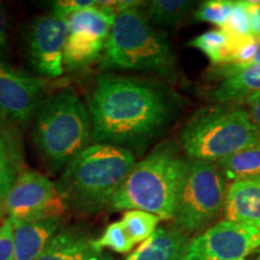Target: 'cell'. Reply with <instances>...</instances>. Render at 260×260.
<instances>
[{"mask_svg":"<svg viewBox=\"0 0 260 260\" xmlns=\"http://www.w3.org/2000/svg\"><path fill=\"white\" fill-rule=\"evenodd\" d=\"M259 229H260V226H259Z\"/></svg>","mask_w":260,"mask_h":260,"instance_id":"8d00e7d4","label":"cell"},{"mask_svg":"<svg viewBox=\"0 0 260 260\" xmlns=\"http://www.w3.org/2000/svg\"><path fill=\"white\" fill-rule=\"evenodd\" d=\"M46 80L31 76L0 61V121L24 126L45 100Z\"/></svg>","mask_w":260,"mask_h":260,"instance_id":"30bf717a","label":"cell"},{"mask_svg":"<svg viewBox=\"0 0 260 260\" xmlns=\"http://www.w3.org/2000/svg\"><path fill=\"white\" fill-rule=\"evenodd\" d=\"M32 119V140L53 170L67 168L92 141L88 109L70 88L45 98Z\"/></svg>","mask_w":260,"mask_h":260,"instance_id":"277c9868","label":"cell"},{"mask_svg":"<svg viewBox=\"0 0 260 260\" xmlns=\"http://www.w3.org/2000/svg\"><path fill=\"white\" fill-rule=\"evenodd\" d=\"M136 162L128 148L93 144L65 168L57 184L68 203L93 213L111 204Z\"/></svg>","mask_w":260,"mask_h":260,"instance_id":"7a4b0ae2","label":"cell"},{"mask_svg":"<svg viewBox=\"0 0 260 260\" xmlns=\"http://www.w3.org/2000/svg\"><path fill=\"white\" fill-rule=\"evenodd\" d=\"M67 198L57 183L35 171H23L4 199V210L12 222L29 219H61L67 213Z\"/></svg>","mask_w":260,"mask_h":260,"instance_id":"ba28073f","label":"cell"},{"mask_svg":"<svg viewBox=\"0 0 260 260\" xmlns=\"http://www.w3.org/2000/svg\"><path fill=\"white\" fill-rule=\"evenodd\" d=\"M121 222L133 242L138 245V243L145 242L153 235L160 218L155 214L145 212V211L132 210L126 211Z\"/></svg>","mask_w":260,"mask_h":260,"instance_id":"7402d4cb","label":"cell"},{"mask_svg":"<svg viewBox=\"0 0 260 260\" xmlns=\"http://www.w3.org/2000/svg\"><path fill=\"white\" fill-rule=\"evenodd\" d=\"M174 67L175 57L167 38L155 30L139 8L116 15L104 47L102 69L168 75Z\"/></svg>","mask_w":260,"mask_h":260,"instance_id":"8992f818","label":"cell"},{"mask_svg":"<svg viewBox=\"0 0 260 260\" xmlns=\"http://www.w3.org/2000/svg\"><path fill=\"white\" fill-rule=\"evenodd\" d=\"M95 5L96 2L94 0H59V2L52 3V10H53L52 14L68 19L77 12L93 8Z\"/></svg>","mask_w":260,"mask_h":260,"instance_id":"4316f807","label":"cell"},{"mask_svg":"<svg viewBox=\"0 0 260 260\" xmlns=\"http://www.w3.org/2000/svg\"><path fill=\"white\" fill-rule=\"evenodd\" d=\"M14 256V223L10 218L0 225V260H12Z\"/></svg>","mask_w":260,"mask_h":260,"instance_id":"83f0119b","label":"cell"},{"mask_svg":"<svg viewBox=\"0 0 260 260\" xmlns=\"http://www.w3.org/2000/svg\"><path fill=\"white\" fill-rule=\"evenodd\" d=\"M225 178L213 162L189 160L175 209V226L194 233L218 217L225 199Z\"/></svg>","mask_w":260,"mask_h":260,"instance_id":"52a82bcc","label":"cell"},{"mask_svg":"<svg viewBox=\"0 0 260 260\" xmlns=\"http://www.w3.org/2000/svg\"><path fill=\"white\" fill-rule=\"evenodd\" d=\"M190 240L187 233L174 228H159L125 260H182Z\"/></svg>","mask_w":260,"mask_h":260,"instance_id":"5bb4252c","label":"cell"},{"mask_svg":"<svg viewBox=\"0 0 260 260\" xmlns=\"http://www.w3.org/2000/svg\"><path fill=\"white\" fill-rule=\"evenodd\" d=\"M242 260H245V259H242Z\"/></svg>","mask_w":260,"mask_h":260,"instance_id":"74e56055","label":"cell"},{"mask_svg":"<svg viewBox=\"0 0 260 260\" xmlns=\"http://www.w3.org/2000/svg\"><path fill=\"white\" fill-rule=\"evenodd\" d=\"M219 75L224 79L211 94L214 102L222 104L245 102L249 96L260 93V64L248 65Z\"/></svg>","mask_w":260,"mask_h":260,"instance_id":"2e32d148","label":"cell"},{"mask_svg":"<svg viewBox=\"0 0 260 260\" xmlns=\"http://www.w3.org/2000/svg\"><path fill=\"white\" fill-rule=\"evenodd\" d=\"M105 41L84 34H69L64 48V65L69 70L93 63L104 52Z\"/></svg>","mask_w":260,"mask_h":260,"instance_id":"d6986e66","label":"cell"},{"mask_svg":"<svg viewBox=\"0 0 260 260\" xmlns=\"http://www.w3.org/2000/svg\"><path fill=\"white\" fill-rule=\"evenodd\" d=\"M14 223V256L12 260H35L59 230L56 218L29 219Z\"/></svg>","mask_w":260,"mask_h":260,"instance_id":"4fadbf2b","label":"cell"},{"mask_svg":"<svg viewBox=\"0 0 260 260\" xmlns=\"http://www.w3.org/2000/svg\"><path fill=\"white\" fill-rule=\"evenodd\" d=\"M188 161L171 145H161L130 172L110 204L113 210H140L174 219Z\"/></svg>","mask_w":260,"mask_h":260,"instance_id":"3957f363","label":"cell"},{"mask_svg":"<svg viewBox=\"0 0 260 260\" xmlns=\"http://www.w3.org/2000/svg\"><path fill=\"white\" fill-rule=\"evenodd\" d=\"M224 30L229 34L240 35V37H252L251 25H249V17L245 0L235 2L233 12L228 19Z\"/></svg>","mask_w":260,"mask_h":260,"instance_id":"484cf974","label":"cell"},{"mask_svg":"<svg viewBox=\"0 0 260 260\" xmlns=\"http://www.w3.org/2000/svg\"><path fill=\"white\" fill-rule=\"evenodd\" d=\"M9 54V22L4 4L0 2V61Z\"/></svg>","mask_w":260,"mask_h":260,"instance_id":"f1b7e54d","label":"cell"},{"mask_svg":"<svg viewBox=\"0 0 260 260\" xmlns=\"http://www.w3.org/2000/svg\"><path fill=\"white\" fill-rule=\"evenodd\" d=\"M224 216L229 222L260 226V176L234 181L226 188Z\"/></svg>","mask_w":260,"mask_h":260,"instance_id":"7c38bea8","label":"cell"},{"mask_svg":"<svg viewBox=\"0 0 260 260\" xmlns=\"http://www.w3.org/2000/svg\"><path fill=\"white\" fill-rule=\"evenodd\" d=\"M115 18L113 10L96 4L68 18L69 34L89 35L106 42Z\"/></svg>","mask_w":260,"mask_h":260,"instance_id":"e0dca14e","label":"cell"},{"mask_svg":"<svg viewBox=\"0 0 260 260\" xmlns=\"http://www.w3.org/2000/svg\"><path fill=\"white\" fill-rule=\"evenodd\" d=\"M258 260H260V256H259V258H258Z\"/></svg>","mask_w":260,"mask_h":260,"instance_id":"d590c367","label":"cell"},{"mask_svg":"<svg viewBox=\"0 0 260 260\" xmlns=\"http://www.w3.org/2000/svg\"><path fill=\"white\" fill-rule=\"evenodd\" d=\"M100 260H113V259H112L111 256H110V255H106V254H104V255H103V258L100 259Z\"/></svg>","mask_w":260,"mask_h":260,"instance_id":"d6a6232c","label":"cell"},{"mask_svg":"<svg viewBox=\"0 0 260 260\" xmlns=\"http://www.w3.org/2000/svg\"><path fill=\"white\" fill-rule=\"evenodd\" d=\"M255 64H260V38H256L255 56H254V58H253L251 65H255Z\"/></svg>","mask_w":260,"mask_h":260,"instance_id":"1f68e13d","label":"cell"},{"mask_svg":"<svg viewBox=\"0 0 260 260\" xmlns=\"http://www.w3.org/2000/svg\"><path fill=\"white\" fill-rule=\"evenodd\" d=\"M2 210H4V201L0 199V211H2Z\"/></svg>","mask_w":260,"mask_h":260,"instance_id":"836d02e7","label":"cell"},{"mask_svg":"<svg viewBox=\"0 0 260 260\" xmlns=\"http://www.w3.org/2000/svg\"><path fill=\"white\" fill-rule=\"evenodd\" d=\"M4 213H5V211H4V210H2V211H0V220H2L3 216H4Z\"/></svg>","mask_w":260,"mask_h":260,"instance_id":"e575fe53","label":"cell"},{"mask_svg":"<svg viewBox=\"0 0 260 260\" xmlns=\"http://www.w3.org/2000/svg\"><path fill=\"white\" fill-rule=\"evenodd\" d=\"M68 37L67 18L48 14L32 21L28 31V56L32 69L42 79H57L63 74Z\"/></svg>","mask_w":260,"mask_h":260,"instance_id":"8fae6325","label":"cell"},{"mask_svg":"<svg viewBox=\"0 0 260 260\" xmlns=\"http://www.w3.org/2000/svg\"><path fill=\"white\" fill-rule=\"evenodd\" d=\"M234 5L235 2L232 0H209L198 8L194 16L198 21L206 22L223 29L232 15Z\"/></svg>","mask_w":260,"mask_h":260,"instance_id":"d4e9b609","label":"cell"},{"mask_svg":"<svg viewBox=\"0 0 260 260\" xmlns=\"http://www.w3.org/2000/svg\"><path fill=\"white\" fill-rule=\"evenodd\" d=\"M251 25V34L253 38H260V2L245 0Z\"/></svg>","mask_w":260,"mask_h":260,"instance_id":"f546056e","label":"cell"},{"mask_svg":"<svg viewBox=\"0 0 260 260\" xmlns=\"http://www.w3.org/2000/svg\"><path fill=\"white\" fill-rule=\"evenodd\" d=\"M226 41L228 32L224 29H216L198 35L191 39L188 45L204 52L212 64L219 65Z\"/></svg>","mask_w":260,"mask_h":260,"instance_id":"603a6c76","label":"cell"},{"mask_svg":"<svg viewBox=\"0 0 260 260\" xmlns=\"http://www.w3.org/2000/svg\"><path fill=\"white\" fill-rule=\"evenodd\" d=\"M180 141L190 160L213 162L260 145V132L248 111L239 106H212L195 113Z\"/></svg>","mask_w":260,"mask_h":260,"instance_id":"5b68a950","label":"cell"},{"mask_svg":"<svg viewBox=\"0 0 260 260\" xmlns=\"http://www.w3.org/2000/svg\"><path fill=\"white\" fill-rule=\"evenodd\" d=\"M216 165L224 178L233 182L260 176V145L236 152L217 161Z\"/></svg>","mask_w":260,"mask_h":260,"instance_id":"ffe728a7","label":"cell"},{"mask_svg":"<svg viewBox=\"0 0 260 260\" xmlns=\"http://www.w3.org/2000/svg\"><path fill=\"white\" fill-rule=\"evenodd\" d=\"M93 243L99 251L103 248H109L117 253H128L135 246L123 228L121 220L109 224L103 235L98 240H93Z\"/></svg>","mask_w":260,"mask_h":260,"instance_id":"cb8c5ba5","label":"cell"},{"mask_svg":"<svg viewBox=\"0 0 260 260\" xmlns=\"http://www.w3.org/2000/svg\"><path fill=\"white\" fill-rule=\"evenodd\" d=\"M194 3L188 0H152L148 3L146 17L149 23L160 27H174L180 24L189 14Z\"/></svg>","mask_w":260,"mask_h":260,"instance_id":"44dd1931","label":"cell"},{"mask_svg":"<svg viewBox=\"0 0 260 260\" xmlns=\"http://www.w3.org/2000/svg\"><path fill=\"white\" fill-rule=\"evenodd\" d=\"M245 103L248 106V113L251 116L253 123L260 132V93L249 96L248 99L245 100Z\"/></svg>","mask_w":260,"mask_h":260,"instance_id":"4dcf8cb0","label":"cell"},{"mask_svg":"<svg viewBox=\"0 0 260 260\" xmlns=\"http://www.w3.org/2000/svg\"><path fill=\"white\" fill-rule=\"evenodd\" d=\"M94 144L141 145L168 121L169 105L151 84L132 77L102 74L88 100Z\"/></svg>","mask_w":260,"mask_h":260,"instance_id":"6da1fadb","label":"cell"},{"mask_svg":"<svg viewBox=\"0 0 260 260\" xmlns=\"http://www.w3.org/2000/svg\"><path fill=\"white\" fill-rule=\"evenodd\" d=\"M8 124L0 121V199L4 201L22 174V155Z\"/></svg>","mask_w":260,"mask_h":260,"instance_id":"ac0fdd59","label":"cell"},{"mask_svg":"<svg viewBox=\"0 0 260 260\" xmlns=\"http://www.w3.org/2000/svg\"><path fill=\"white\" fill-rule=\"evenodd\" d=\"M103 252L93 240L70 229H59L35 260H100Z\"/></svg>","mask_w":260,"mask_h":260,"instance_id":"9a60e30c","label":"cell"},{"mask_svg":"<svg viewBox=\"0 0 260 260\" xmlns=\"http://www.w3.org/2000/svg\"><path fill=\"white\" fill-rule=\"evenodd\" d=\"M260 247V229L223 220L191 240L182 260H242Z\"/></svg>","mask_w":260,"mask_h":260,"instance_id":"9c48e42d","label":"cell"}]
</instances>
